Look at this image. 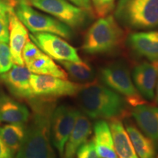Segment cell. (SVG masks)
Listing matches in <instances>:
<instances>
[{
    "label": "cell",
    "instance_id": "1",
    "mask_svg": "<svg viewBox=\"0 0 158 158\" xmlns=\"http://www.w3.org/2000/svg\"><path fill=\"white\" fill-rule=\"evenodd\" d=\"M32 107V115L15 158H56L51 138V118L55 106L36 102Z\"/></svg>",
    "mask_w": 158,
    "mask_h": 158
},
{
    "label": "cell",
    "instance_id": "2",
    "mask_svg": "<svg viewBox=\"0 0 158 158\" xmlns=\"http://www.w3.org/2000/svg\"><path fill=\"white\" fill-rule=\"evenodd\" d=\"M77 94L84 114L94 119L117 118L125 110L122 96L99 83L82 85Z\"/></svg>",
    "mask_w": 158,
    "mask_h": 158
},
{
    "label": "cell",
    "instance_id": "3",
    "mask_svg": "<svg viewBox=\"0 0 158 158\" xmlns=\"http://www.w3.org/2000/svg\"><path fill=\"white\" fill-rule=\"evenodd\" d=\"M124 35V31L113 15L100 18L86 31L82 49L89 54L110 52L121 45Z\"/></svg>",
    "mask_w": 158,
    "mask_h": 158
},
{
    "label": "cell",
    "instance_id": "4",
    "mask_svg": "<svg viewBox=\"0 0 158 158\" xmlns=\"http://www.w3.org/2000/svg\"><path fill=\"white\" fill-rule=\"evenodd\" d=\"M115 16L118 21L130 28H157L158 0H119L115 10Z\"/></svg>",
    "mask_w": 158,
    "mask_h": 158
},
{
    "label": "cell",
    "instance_id": "5",
    "mask_svg": "<svg viewBox=\"0 0 158 158\" xmlns=\"http://www.w3.org/2000/svg\"><path fill=\"white\" fill-rule=\"evenodd\" d=\"M15 13L31 33L46 32L65 39L73 36L71 28L59 20L35 10L29 4L20 2L15 6Z\"/></svg>",
    "mask_w": 158,
    "mask_h": 158
},
{
    "label": "cell",
    "instance_id": "6",
    "mask_svg": "<svg viewBox=\"0 0 158 158\" xmlns=\"http://www.w3.org/2000/svg\"><path fill=\"white\" fill-rule=\"evenodd\" d=\"M100 77L105 85L125 98V100L133 107L146 103L132 81L129 70L124 64L119 62L108 64L100 70Z\"/></svg>",
    "mask_w": 158,
    "mask_h": 158
},
{
    "label": "cell",
    "instance_id": "7",
    "mask_svg": "<svg viewBox=\"0 0 158 158\" xmlns=\"http://www.w3.org/2000/svg\"><path fill=\"white\" fill-rule=\"evenodd\" d=\"M30 4L56 18L70 28L82 27L89 17V12L68 0H31Z\"/></svg>",
    "mask_w": 158,
    "mask_h": 158
},
{
    "label": "cell",
    "instance_id": "8",
    "mask_svg": "<svg viewBox=\"0 0 158 158\" xmlns=\"http://www.w3.org/2000/svg\"><path fill=\"white\" fill-rule=\"evenodd\" d=\"M30 83L34 98L45 100L76 95L82 86L68 79L34 73L31 75Z\"/></svg>",
    "mask_w": 158,
    "mask_h": 158
},
{
    "label": "cell",
    "instance_id": "9",
    "mask_svg": "<svg viewBox=\"0 0 158 158\" xmlns=\"http://www.w3.org/2000/svg\"><path fill=\"white\" fill-rule=\"evenodd\" d=\"M80 112L68 105H61L54 109L51 118V138L59 156L62 158L64 147Z\"/></svg>",
    "mask_w": 158,
    "mask_h": 158
},
{
    "label": "cell",
    "instance_id": "10",
    "mask_svg": "<svg viewBox=\"0 0 158 158\" xmlns=\"http://www.w3.org/2000/svg\"><path fill=\"white\" fill-rule=\"evenodd\" d=\"M29 39L51 59L59 62L68 61L73 62H82L77 50L58 35L46 32L32 33Z\"/></svg>",
    "mask_w": 158,
    "mask_h": 158
},
{
    "label": "cell",
    "instance_id": "11",
    "mask_svg": "<svg viewBox=\"0 0 158 158\" xmlns=\"http://www.w3.org/2000/svg\"><path fill=\"white\" fill-rule=\"evenodd\" d=\"M31 75L24 65L13 64L8 71L0 75V80L15 97L32 100L34 96L31 87Z\"/></svg>",
    "mask_w": 158,
    "mask_h": 158
},
{
    "label": "cell",
    "instance_id": "12",
    "mask_svg": "<svg viewBox=\"0 0 158 158\" xmlns=\"http://www.w3.org/2000/svg\"><path fill=\"white\" fill-rule=\"evenodd\" d=\"M133 78L134 85L141 95L147 100H153L158 79V61L151 63L144 62L136 65Z\"/></svg>",
    "mask_w": 158,
    "mask_h": 158
},
{
    "label": "cell",
    "instance_id": "13",
    "mask_svg": "<svg viewBox=\"0 0 158 158\" xmlns=\"http://www.w3.org/2000/svg\"><path fill=\"white\" fill-rule=\"evenodd\" d=\"M9 17V48L13 62L15 64L24 65L22 51L26 43L29 40L27 27L19 19L14 8L8 13Z\"/></svg>",
    "mask_w": 158,
    "mask_h": 158
},
{
    "label": "cell",
    "instance_id": "14",
    "mask_svg": "<svg viewBox=\"0 0 158 158\" xmlns=\"http://www.w3.org/2000/svg\"><path fill=\"white\" fill-rule=\"evenodd\" d=\"M128 43L134 52L151 62L158 61V31L135 32L128 37Z\"/></svg>",
    "mask_w": 158,
    "mask_h": 158
},
{
    "label": "cell",
    "instance_id": "15",
    "mask_svg": "<svg viewBox=\"0 0 158 158\" xmlns=\"http://www.w3.org/2000/svg\"><path fill=\"white\" fill-rule=\"evenodd\" d=\"M132 115L140 129L158 147V108L146 103L138 105L132 110Z\"/></svg>",
    "mask_w": 158,
    "mask_h": 158
},
{
    "label": "cell",
    "instance_id": "16",
    "mask_svg": "<svg viewBox=\"0 0 158 158\" xmlns=\"http://www.w3.org/2000/svg\"><path fill=\"white\" fill-rule=\"evenodd\" d=\"M92 131V124L88 116L79 113L73 129L65 144L62 158H75L81 146L89 140Z\"/></svg>",
    "mask_w": 158,
    "mask_h": 158
},
{
    "label": "cell",
    "instance_id": "17",
    "mask_svg": "<svg viewBox=\"0 0 158 158\" xmlns=\"http://www.w3.org/2000/svg\"><path fill=\"white\" fill-rule=\"evenodd\" d=\"M29 117L30 113L25 105L0 91V124H26Z\"/></svg>",
    "mask_w": 158,
    "mask_h": 158
},
{
    "label": "cell",
    "instance_id": "18",
    "mask_svg": "<svg viewBox=\"0 0 158 158\" xmlns=\"http://www.w3.org/2000/svg\"><path fill=\"white\" fill-rule=\"evenodd\" d=\"M93 139L95 150L100 158H118L114 149V140L110 126L104 120L94 124Z\"/></svg>",
    "mask_w": 158,
    "mask_h": 158
},
{
    "label": "cell",
    "instance_id": "19",
    "mask_svg": "<svg viewBox=\"0 0 158 158\" xmlns=\"http://www.w3.org/2000/svg\"><path fill=\"white\" fill-rule=\"evenodd\" d=\"M110 129L114 140V149L118 158H139L124 129L122 122L117 118L110 122Z\"/></svg>",
    "mask_w": 158,
    "mask_h": 158
},
{
    "label": "cell",
    "instance_id": "20",
    "mask_svg": "<svg viewBox=\"0 0 158 158\" xmlns=\"http://www.w3.org/2000/svg\"><path fill=\"white\" fill-rule=\"evenodd\" d=\"M125 127L138 157L139 158H155L156 149L154 142L132 123L126 122Z\"/></svg>",
    "mask_w": 158,
    "mask_h": 158
},
{
    "label": "cell",
    "instance_id": "21",
    "mask_svg": "<svg viewBox=\"0 0 158 158\" xmlns=\"http://www.w3.org/2000/svg\"><path fill=\"white\" fill-rule=\"evenodd\" d=\"M26 67L34 74L45 75L62 79L68 78L66 71L56 64L50 56L43 52L32 62L26 65Z\"/></svg>",
    "mask_w": 158,
    "mask_h": 158
},
{
    "label": "cell",
    "instance_id": "22",
    "mask_svg": "<svg viewBox=\"0 0 158 158\" xmlns=\"http://www.w3.org/2000/svg\"><path fill=\"white\" fill-rule=\"evenodd\" d=\"M26 124L6 123L0 126V138L13 155L16 154L24 137Z\"/></svg>",
    "mask_w": 158,
    "mask_h": 158
},
{
    "label": "cell",
    "instance_id": "23",
    "mask_svg": "<svg viewBox=\"0 0 158 158\" xmlns=\"http://www.w3.org/2000/svg\"><path fill=\"white\" fill-rule=\"evenodd\" d=\"M59 62L74 80L81 82H89L94 80V71L87 63L84 62L83 61L81 62L68 61H62Z\"/></svg>",
    "mask_w": 158,
    "mask_h": 158
},
{
    "label": "cell",
    "instance_id": "24",
    "mask_svg": "<svg viewBox=\"0 0 158 158\" xmlns=\"http://www.w3.org/2000/svg\"><path fill=\"white\" fill-rule=\"evenodd\" d=\"M116 0H91L94 15L98 18H103L114 8Z\"/></svg>",
    "mask_w": 158,
    "mask_h": 158
},
{
    "label": "cell",
    "instance_id": "25",
    "mask_svg": "<svg viewBox=\"0 0 158 158\" xmlns=\"http://www.w3.org/2000/svg\"><path fill=\"white\" fill-rule=\"evenodd\" d=\"M13 64L9 45L0 43V75L8 71L13 65Z\"/></svg>",
    "mask_w": 158,
    "mask_h": 158
},
{
    "label": "cell",
    "instance_id": "26",
    "mask_svg": "<svg viewBox=\"0 0 158 158\" xmlns=\"http://www.w3.org/2000/svg\"><path fill=\"white\" fill-rule=\"evenodd\" d=\"M43 53V51L35 44L30 39L26 43L22 51V58L24 64L27 65L32 62L35 59Z\"/></svg>",
    "mask_w": 158,
    "mask_h": 158
},
{
    "label": "cell",
    "instance_id": "27",
    "mask_svg": "<svg viewBox=\"0 0 158 158\" xmlns=\"http://www.w3.org/2000/svg\"><path fill=\"white\" fill-rule=\"evenodd\" d=\"M76 156V158H100L95 150L93 139L87 141L81 146Z\"/></svg>",
    "mask_w": 158,
    "mask_h": 158
},
{
    "label": "cell",
    "instance_id": "28",
    "mask_svg": "<svg viewBox=\"0 0 158 158\" xmlns=\"http://www.w3.org/2000/svg\"><path fill=\"white\" fill-rule=\"evenodd\" d=\"M0 43H9L8 13L0 14Z\"/></svg>",
    "mask_w": 158,
    "mask_h": 158
},
{
    "label": "cell",
    "instance_id": "29",
    "mask_svg": "<svg viewBox=\"0 0 158 158\" xmlns=\"http://www.w3.org/2000/svg\"><path fill=\"white\" fill-rule=\"evenodd\" d=\"M68 1H70L73 5L81 7V8L86 10V11H88L89 13H92V14L94 12L91 0H68Z\"/></svg>",
    "mask_w": 158,
    "mask_h": 158
},
{
    "label": "cell",
    "instance_id": "30",
    "mask_svg": "<svg viewBox=\"0 0 158 158\" xmlns=\"http://www.w3.org/2000/svg\"><path fill=\"white\" fill-rule=\"evenodd\" d=\"M13 152L0 138V158H13Z\"/></svg>",
    "mask_w": 158,
    "mask_h": 158
},
{
    "label": "cell",
    "instance_id": "31",
    "mask_svg": "<svg viewBox=\"0 0 158 158\" xmlns=\"http://www.w3.org/2000/svg\"><path fill=\"white\" fill-rule=\"evenodd\" d=\"M14 6L10 2H6L5 0H0V14L2 13H8Z\"/></svg>",
    "mask_w": 158,
    "mask_h": 158
},
{
    "label": "cell",
    "instance_id": "32",
    "mask_svg": "<svg viewBox=\"0 0 158 158\" xmlns=\"http://www.w3.org/2000/svg\"><path fill=\"white\" fill-rule=\"evenodd\" d=\"M10 1L13 2V3H14L15 5H16L18 3H20V2L27 3V4H29V5L31 2V0H10Z\"/></svg>",
    "mask_w": 158,
    "mask_h": 158
},
{
    "label": "cell",
    "instance_id": "33",
    "mask_svg": "<svg viewBox=\"0 0 158 158\" xmlns=\"http://www.w3.org/2000/svg\"><path fill=\"white\" fill-rule=\"evenodd\" d=\"M156 85H157V86H156V97H157V100L158 102V79Z\"/></svg>",
    "mask_w": 158,
    "mask_h": 158
},
{
    "label": "cell",
    "instance_id": "34",
    "mask_svg": "<svg viewBox=\"0 0 158 158\" xmlns=\"http://www.w3.org/2000/svg\"><path fill=\"white\" fill-rule=\"evenodd\" d=\"M157 158H158V156H157Z\"/></svg>",
    "mask_w": 158,
    "mask_h": 158
}]
</instances>
